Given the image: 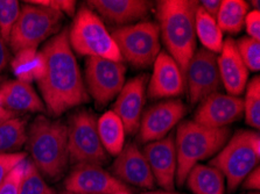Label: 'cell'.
Returning a JSON list of instances; mask_svg holds the SVG:
<instances>
[{"mask_svg":"<svg viewBox=\"0 0 260 194\" xmlns=\"http://www.w3.org/2000/svg\"><path fill=\"white\" fill-rule=\"evenodd\" d=\"M46 72L38 82L41 99L50 115L56 118L89 101L80 66L70 47L68 29L54 35L43 46Z\"/></svg>","mask_w":260,"mask_h":194,"instance_id":"1","label":"cell"},{"mask_svg":"<svg viewBox=\"0 0 260 194\" xmlns=\"http://www.w3.org/2000/svg\"><path fill=\"white\" fill-rule=\"evenodd\" d=\"M200 5L192 0H161L156 3L157 26L166 53L186 74L196 50L195 13Z\"/></svg>","mask_w":260,"mask_h":194,"instance_id":"2","label":"cell"},{"mask_svg":"<svg viewBox=\"0 0 260 194\" xmlns=\"http://www.w3.org/2000/svg\"><path fill=\"white\" fill-rule=\"evenodd\" d=\"M31 163L43 178L57 180L63 177L69 164L68 125L39 115L27 130Z\"/></svg>","mask_w":260,"mask_h":194,"instance_id":"3","label":"cell"},{"mask_svg":"<svg viewBox=\"0 0 260 194\" xmlns=\"http://www.w3.org/2000/svg\"><path fill=\"white\" fill-rule=\"evenodd\" d=\"M229 128H208L192 120L181 122L174 136L177 161L175 184L182 186L196 164L215 156L229 140Z\"/></svg>","mask_w":260,"mask_h":194,"instance_id":"4","label":"cell"},{"mask_svg":"<svg viewBox=\"0 0 260 194\" xmlns=\"http://www.w3.org/2000/svg\"><path fill=\"white\" fill-rule=\"evenodd\" d=\"M260 158V136L253 130H238L209 165L218 169L224 176L226 188L234 192L242 185L244 178L258 166Z\"/></svg>","mask_w":260,"mask_h":194,"instance_id":"5","label":"cell"},{"mask_svg":"<svg viewBox=\"0 0 260 194\" xmlns=\"http://www.w3.org/2000/svg\"><path fill=\"white\" fill-rule=\"evenodd\" d=\"M68 36L73 51L81 56L123 62L119 49L103 20L88 6H82L76 12Z\"/></svg>","mask_w":260,"mask_h":194,"instance_id":"6","label":"cell"},{"mask_svg":"<svg viewBox=\"0 0 260 194\" xmlns=\"http://www.w3.org/2000/svg\"><path fill=\"white\" fill-rule=\"evenodd\" d=\"M62 19L60 12L26 2L21 6L7 45L14 54L21 49H38L42 42L57 34Z\"/></svg>","mask_w":260,"mask_h":194,"instance_id":"7","label":"cell"},{"mask_svg":"<svg viewBox=\"0 0 260 194\" xmlns=\"http://www.w3.org/2000/svg\"><path fill=\"white\" fill-rule=\"evenodd\" d=\"M111 35L123 61L138 69L151 66L161 51L160 29L156 22L143 21L118 27Z\"/></svg>","mask_w":260,"mask_h":194,"instance_id":"8","label":"cell"},{"mask_svg":"<svg viewBox=\"0 0 260 194\" xmlns=\"http://www.w3.org/2000/svg\"><path fill=\"white\" fill-rule=\"evenodd\" d=\"M69 162L73 164L103 165L109 160L97 132V118L90 110L75 113L68 125Z\"/></svg>","mask_w":260,"mask_h":194,"instance_id":"9","label":"cell"},{"mask_svg":"<svg viewBox=\"0 0 260 194\" xmlns=\"http://www.w3.org/2000/svg\"><path fill=\"white\" fill-rule=\"evenodd\" d=\"M126 66L123 62L88 57L85 63V88L97 105L105 106L117 98L125 85Z\"/></svg>","mask_w":260,"mask_h":194,"instance_id":"10","label":"cell"},{"mask_svg":"<svg viewBox=\"0 0 260 194\" xmlns=\"http://www.w3.org/2000/svg\"><path fill=\"white\" fill-rule=\"evenodd\" d=\"M184 79L191 104H198L210 94L218 92L220 78L216 54L204 48L196 49L188 63Z\"/></svg>","mask_w":260,"mask_h":194,"instance_id":"11","label":"cell"},{"mask_svg":"<svg viewBox=\"0 0 260 194\" xmlns=\"http://www.w3.org/2000/svg\"><path fill=\"white\" fill-rule=\"evenodd\" d=\"M187 113V107L179 99H171L153 105L145 110L138 129V141L141 143L162 140Z\"/></svg>","mask_w":260,"mask_h":194,"instance_id":"12","label":"cell"},{"mask_svg":"<svg viewBox=\"0 0 260 194\" xmlns=\"http://www.w3.org/2000/svg\"><path fill=\"white\" fill-rule=\"evenodd\" d=\"M67 192L74 194H115L129 191L128 185L102 168L101 165L77 164L64 180Z\"/></svg>","mask_w":260,"mask_h":194,"instance_id":"13","label":"cell"},{"mask_svg":"<svg viewBox=\"0 0 260 194\" xmlns=\"http://www.w3.org/2000/svg\"><path fill=\"white\" fill-rule=\"evenodd\" d=\"M243 115L242 98L216 92L201 101L192 121L208 128H226Z\"/></svg>","mask_w":260,"mask_h":194,"instance_id":"14","label":"cell"},{"mask_svg":"<svg viewBox=\"0 0 260 194\" xmlns=\"http://www.w3.org/2000/svg\"><path fill=\"white\" fill-rule=\"evenodd\" d=\"M143 152L155 184L165 191H174L177 168L174 135L169 134L162 140L147 143Z\"/></svg>","mask_w":260,"mask_h":194,"instance_id":"15","label":"cell"},{"mask_svg":"<svg viewBox=\"0 0 260 194\" xmlns=\"http://www.w3.org/2000/svg\"><path fill=\"white\" fill-rule=\"evenodd\" d=\"M186 89V79L180 66L166 51H160L154 63L153 73L149 81L147 96L156 99L179 97Z\"/></svg>","mask_w":260,"mask_h":194,"instance_id":"16","label":"cell"},{"mask_svg":"<svg viewBox=\"0 0 260 194\" xmlns=\"http://www.w3.org/2000/svg\"><path fill=\"white\" fill-rule=\"evenodd\" d=\"M112 175L124 184H131L141 188H153L155 180L144 152L136 143L124 145L112 164Z\"/></svg>","mask_w":260,"mask_h":194,"instance_id":"17","label":"cell"},{"mask_svg":"<svg viewBox=\"0 0 260 194\" xmlns=\"http://www.w3.org/2000/svg\"><path fill=\"white\" fill-rule=\"evenodd\" d=\"M146 84H147L146 74L132 78L123 86L117 96L116 102L113 104L112 110L123 121L126 134L128 135L137 134L139 129L145 105Z\"/></svg>","mask_w":260,"mask_h":194,"instance_id":"18","label":"cell"},{"mask_svg":"<svg viewBox=\"0 0 260 194\" xmlns=\"http://www.w3.org/2000/svg\"><path fill=\"white\" fill-rule=\"evenodd\" d=\"M217 64L220 83L228 91V94L239 97L247 85L249 69L240 57L236 41L232 38H226L223 42Z\"/></svg>","mask_w":260,"mask_h":194,"instance_id":"19","label":"cell"},{"mask_svg":"<svg viewBox=\"0 0 260 194\" xmlns=\"http://www.w3.org/2000/svg\"><path fill=\"white\" fill-rule=\"evenodd\" d=\"M89 9L112 25L128 26L148 14L149 3L144 0H89Z\"/></svg>","mask_w":260,"mask_h":194,"instance_id":"20","label":"cell"},{"mask_svg":"<svg viewBox=\"0 0 260 194\" xmlns=\"http://www.w3.org/2000/svg\"><path fill=\"white\" fill-rule=\"evenodd\" d=\"M0 99L4 108L11 112H43L46 109L41 97L31 84L20 81H7L0 85Z\"/></svg>","mask_w":260,"mask_h":194,"instance_id":"21","label":"cell"},{"mask_svg":"<svg viewBox=\"0 0 260 194\" xmlns=\"http://www.w3.org/2000/svg\"><path fill=\"white\" fill-rule=\"evenodd\" d=\"M192 194H225V179L218 169L196 164L184 181Z\"/></svg>","mask_w":260,"mask_h":194,"instance_id":"22","label":"cell"},{"mask_svg":"<svg viewBox=\"0 0 260 194\" xmlns=\"http://www.w3.org/2000/svg\"><path fill=\"white\" fill-rule=\"evenodd\" d=\"M17 81L27 84L41 81L46 72V61L41 51L33 48L21 49L14 54L11 62Z\"/></svg>","mask_w":260,"mask_h":194,"instance_id":"23","label":"cell"},{"mask_svg":"<svg viewBox=\"0 0 260 194\" xmlns=\"http://www.w3.org/2000/svg\"><path fill=\"white\" fill-rule=\"evenodd\" d=\"M97 132L108 155L116 157L123 150L126 130L123 121L113 110H108L97 119Z\"/></svg>","mask_w":260,"mask_h":194,"instance_id":"24","label":"cell"},{"mask_svg":"<svg viewBox=\"0 0 260 194\" xmlns=\"http://www.w3.org/2000/svg\"><path fill=\"white\" fill-rule=\"evenodd\" d=\"M195 33L204 49L214 54L220 53L224 42L223 31L216 19L210 17L200 5L195 13Z\"/></svg>","mask_w":260,"mask_h":194,"instance_id":"25","label":"cell"},{"mask_svg":"<svg viewBox=\"0 0 260 194\" xmlns=\"http://www.w3.org/2000/svg\"><path fill=\"white\" fill-rule=\"evenodd\" d=\"M249 4L243 0H223L216 18L220 30L228 34H238L244 28Z\"/></svg>","mask_w":260,"mask_h":194,"instance_id":"26","label":"cell"},{"mask_svg":"<svg viewBox=\"0 0 260 194\" xmlns=\"http://www.w3.org/2000/svg\"><path fill=\"white\" fill-rule=\"evenodd\" d=\"M27 121L14 117L0 124V153L19 152L27 142Z\"/></svg>","mask_w":260,"mask_h":194,"instance_id":"27","label":"cell"},{"mask_svg":"<svg viewBox=\"0 0 260 194\" xmlns=\"http://www.w3.org/2000/svg\"><path fill=\"white\" fill-rule=\"evenodd\" d=\"M243 99L245 122L254 129L260 128V78L255 76L247 83Z\"/></svg>","mask_w":260,"mask_h":194,"instance_id":"28","label":"cell"},{"mask_svg":"<svg viewBox=\"0 0 260 194\" xmlns=\"http://www.w3.org/2000/svg\"><path fill=\"white\" fill-rule=\"evenodd\" d=\"M19 194H56L54 189L47 184L45 178L31 163L27 160L25 176H23L20 193Z\"/></svg>","mask_w":260,"mask_h":194,"instance_id":"29","label":"cell"},{"mask_svg":"<svg viewBox=\"0 0 260 194\" xmlns=\"http://www.w3.org/2000/svg\"><path fill=\"white\" fill-rule=\"evenodd\" d=\"M20 3L17 0H0V35L6 43L20 15Z\"/></svg>","mask_w":260,"mask_h":194,"instance_id":"30","label":"cell"},{"mask_svg":"<svg viewBox=\"0 0 260 194\" xmlns=\"http://www.w3.org/2000/svg\"><path fill=\"white\" fill-rule=\"evenodd\" d=\"M237 50L249 71L257 72L260 69V41L249 36L236 42Z\"/></svg>","mask_w":260,"mask_h":194,"instance_id":"31","label":"cell"},{"mask_svg":"<svg viewBox=\"0 0 260 194\" xmlns=\"http://www.w3.org/2000/svg\"><path fill=\"white\" fill-rule=\"evenodd\" d=\"M27 160L21 162L20 164L15 166V168L10 172L5 181L0 186V194H19L20 193L21 183L25 176Z\"/></svg>","mask_w":260,"mask_h":194,"instance_id":"32","label":"cell"},{"mask_svg":"<svg viewBox=\"0 0 260 194\" xmlns=\"http://www.w3.org/2000/svg\"><path fill=\"white\" fill-rule=\"evenodd\" d=\"M27 160L26 152H10L0 153V186L5 181L7 176L15 166Z\"/></svg>","mask_w":260,"mask_h":194,"instance_id":"33","label":"cell"},{"mask_svg":"<svg viewBox=\"0 0 260 194\" xmlns=\"http://www.w3.org/2000/svg\"><path fill=\"white\" fill-rule=\"evenodd\" d=\"M27 3L47 7V9L60 12L62 14L67 13L72 17L76 12V2L74 0H30Z\"/></svg>","mask_w":260,"mask_h":194,"instance_id":"34","label":"cell"},{"mask_svg":"<svg viewBox=\"0 0 260 194\" xmlns=\"http://www.w3.org/2000/svg\"><path fill=\"white\" fill-rule=\"evenodd\" d=\"M244 26L246 28L247 36L260 41V12L259 10L249 11L246 14Z\"/></svg>","mask_w":260,"mask_h":194,"instance_id":"35","label":"cell"},{"mask_svg":"<svg viewBox=\"0 0 260 194\" xmlns=\"http://www.w3.org/2000/svg\"><path fill=\"white\" fill-rule=\"evenodd\" d=\"M242 186L245 189H253V191H258L260 188V169L259 166L252 170V171L244 178Z\"/></svg>","mask_w":260,"mask_h":194,"instance_id":"36","label":"cell"},{"mask_svg":"<svg viewBox=\"0 0 260 194\" xmlns=\"http://www.w3.org/2000/svg\"><path fill=\"white\" fill-rule=\"evenodd\" d=\"M10 58H11V54H10L9 46H7L5 40L2 37V35H0V72L5 70V68L10 62Z\"/></svg>","mask_w":260,"mask_h":194,"instance_id":"37","label":"cell"},{"mask_svg":"<svg viewBox=\"0 0 260 194\" xmlns=\"http://www.w3.org/2000/svg\"><path fill=\"white\" fill-rule=\"evenodd\" d=\"M200 6L207 12V13L212 17L214 19L217 18L219 7H220V2L219 0H203V2L200 3Z\"/></svg>","mask_w":260,"mask_h":194,"instance_id":"38","label":"cell"},{"mask_svg":"<svg viewBox=\"0 0 260 194\" xmlns=\"http://www.w3.org/2000/svg\"><path fill=\"white\" fill-rule=\"evenodd\" d=\"M14 117H18V114L11 112V110L4 108V107H0V124H3L4 121L9 120V119Z\"/></svg>","mask_w":260,"mask_h":194,"instance_id":"39","label":"cell"},{"mask_svg":"<svg viewBox=\"0 0 260 194\" xmlns=\"http://www.w3.org/2000/svg\"><path fill=\"white\" fill-rule=\"evenodd\" d=\"M141 194H182V193H176V192H169V191H151V192H144Z\"/></svg>","mask_w":260,"mask_h":194,"instance_id":"40","label":"cell"},{"mask_svg":"<svg viewBox=\"0 0 260 194\" xmlns=\"http://www.w3.org/2000/svg\"><path fill=\"white\" fill-rule=\"evenodd\" d=\"M251 4H252V6L255 7L254 10H259V2H257V0H255V2H252Z\"/></svg>","mask_w":260,"mask_h":194,"instance_id":"41","label":"cell"},{"mask_svg":"<svg viewBox=\"0 0 260 194\" xmlns=\"http://www.w3.org/2000/svg\"><path fill=\"white\" fill-rule=\"evenodd\" d=\"M115 194H131V193H129V191H120V192H117Z\"/></svg>","mask_w":260,"mask_h":194,"instance_id":"42","label":"cell"},{"mask_svg":"<svg viewBox=\"0 0 260 194\" xmlns=\"http://www.w3.org/2000/svg\"><path fill=\"white\" fill-rule=\"evenodd\" d=\"M61 194H74V193H70V192H67V191H64V192H62Z\"/></svg>","mask_w":260,"mask_h":194,"instance_id":"43","label":"cell"},{"mask_svg":"<svg viewBox=\"0 0 260 194\" xmlns=\"http://www.w3.org/2000/svg\"><path fill=\"white\" fill-rule=\"evenodd\" d=\"M0 107H3V105H2V99H0Z\"/></svg>","mask_w":260,"mask_h":194,"instance_id":"44","label":"cell"},{"mask_svg":"<svg viewBox=\"0 0 260 194\" xmlns=\"http://www.w3.org/2000/svg\"><path fill=\"white\" fill-rule=\"evenodd\" d=\"M250 194H259V193H250Z\"/></svg>","mask_w":260,"mask_h":194,"instance_id":"45","label":"cell"}]
</instances>
